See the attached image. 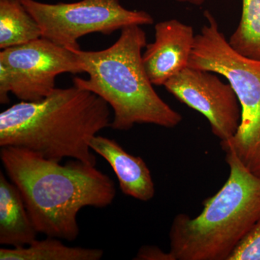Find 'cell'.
Returning a JSON list of instances; mask_svg holds the SVG:
<instances>
[{
	"label": "cell",
	"mask_w": 260,
	"mask_h": 260,
	"mask_svg": "<svg viewBox=\"0 0 260 260\" xmlns=\"http://www.w3.org/2000/svg\"><path fill=\"white\" fill-rule=\"evenodd\" d=\"M0 159L37 232L46 237L76 240L80 210L107 208L115 199L114 181L95 166L74 159L62 165L14 146L1 147Z\"/></svg>",
	"instance_id": "obj_1"
},
{
	"label": "cell",
	"mask_w": 260,
	"mask_h": 260,
	"mask_svg": "<svg viewBox=\"0 0 260 260\" xmlns=\"http://www.w3.org/2000/svg\"><path fill=\"white\" fill-rule=\"evenodd\" d=\"M110 107L96 94L56 88L39 102H20L0 114V147L26 149L49 160L68 158L96 167L94 137L111 126Z\"/></svg>",
	"instance_id": "obj_2"
},
{
	"label": "cell",
	"mask_w": 260,
	"mask_h": 260,
	"mask_svg": "<svg viewBox=\"0 0 260 260\" xmlns=\"http://www.w3.org/2000/svg\"><path fill=\"white\" fill-rule=\"evenodd\" d=\"M117 41L101 51L71 50L88 79L75 77L73 85L104 99L114 112L111 127L128 131L135 124L174 128L182 116L159 96L143 63L146 34L140 25L121 29Z\"/></svg>",
	"instance_id": "obj_3"
},
{
	"label": "cell",
	"mask_w": 260,
	"mask_h": 260,
	"mask_svg": "<svg viewBox=\"0 0 260 260\" xmlns=\"http://www.w3.org/2000/svg\"><path fill=\"white\" fill-rule=\"evenodd\" d=\"M225 153L230 174L224 185L204 200L198 216L180 213L173 220L169 251L175 260H228L260 220V177Z\"/></svg>",
	"instance_id": "obj_4"
},
{
	"label": "cell",
	"mask_w": 260,
	"mask_h": 260,
	"mask_svg": "<svg viewBox=\"0 0 260 260\" xmlns=\"http://www.w3.org/2000/svg\"><path fill=\"white\" fill-rule=\"evenodd\" d=\"M207 23L195 37L188 68L205 70L226 78L237 94L242 116L237 133L220 141L223 151L232 152L253 174L260 177V60L234 50L209 11Z\"/></svg>",
	"instance_id": "obj_5"
},
{
	"label": "cell",
	"mask_w": 260,
	"mask_h": 260,
	"mask_svg": "<svg viewBox=\"0 0 260 260\" xmlns=\"http://www.w3.org/2000/svg\"><path fill=\"white\" fill-rule=\"evenodd\" d=\"M21 1L39 23L42 37L70 50L80 49L78 41L88 34L109 36L129 25L154 23L147 12L126 9L119 0H80L57 4Z\"/></svg>",
	"instance_id": "obj_6"
},
{
	"label": "cell",
	"mask_w": 260,
	"mask_h": 260,
	"mask_svg": "<svg viewBox=\"0 0 260 260\" xmlns=\"http://www.w3.org/2000/svg\"><path fill=\"white\" fill-rule=\"evenodd\" d=\"M83 73L75 53L40 38L0 52V103L8 104L9 93L20 102L42 100L56 89L63 73Z\"/></svg>",
	"instance_id": "obj_7"
},
{
	"label": "cell",
	"mask_w": 260,
	"mask_h": 260,
	"mask_svg": "<svg viewBox=\"0 0 260 260\" xmlns=\"http://www.w3.org/2000/svg\"><path fill=\"white\" fill-rule=\"evenodd\" d=\"M205 70L186 68L164 85L179 102L203 114L220 141L237 133L242 111L230 83Z\"/></svg>",
	"instance_id": "obj_8"
},
{
	"label": "cell",
	"mask_w": 260,
	"mask_h": 260,
	"mask_svg": "<svg viewBox=\"0 0 260 260\" xmlns=\"http://www.w3.org/2000/svg\"><path fill=\"white\" fill-rule=\"evenodd\" d=\"M195 37L192 27L177 19L155 24V39L143 54L145 72L153 85L164 86L188 68Z\"/></svg>",
	"instance_id": "obj_9"
},
{
	"label": "cell",
	"mask_w": 260,
	"mask_h": 260,
	"mask_svg": "<svg viewBox=\"0 0 260 260\" xmlns=\"http://www.w3.org/2000/svg\"><path fill=\"white\" fill-rule=\"evenodd\" d=\"M93 152L112 168L123 194L143 202L155 196V184L144 160L126 151L116 140L96 135L90 143Z\"/></svg>",
	"instance_id": "obj_10"
},
{
	"label": "cell",
	"mask_w": 260,
	"mask_h": 260,
	"mask_svg": "<svg viewBox=\"0 0 260 260\" xmlns=\"http://www.w3.org/2000/svg\"><path fill=\"white\" fill-rule=\"evenodd\" d=\"M37 232L21 193L0 172V244L13 248L28 246L37 239Z\"/></svg>",
	"instance_id": "obj_11"
},
{
	"label": "cell",
	"mask_w": 260,
	"mask_h": 260,
	"mask_svg": "<svg viewBox=\"0 0 260 260\" xmlns=\"http://www.w3.org/2000/svg\"><path fill=\"white\" fill-rule=\"evenodd\" d=\"M61 240L47 237L28 246L1 248L0 260H100L104 256L102 249L67 246Z\"/></svg>",
	"instance_id": "obj_12"
},
{
	"label": "cell",
	"mask_w": 260,
	"mask_h": 260,
	"mask_svg": "<svg viewBox=\"0 0 260 260\" xmlns=\"http://www.w3.org/2000/svg\"><path fill=\"white\" fill-rule=\"evenodd\" d=\"M42 37L37 20L21 0H0V49L22 45Z\"/></svg>",
	"instance_id": "obj_13"
},
{
	"label": "cell",
	"mask_w": 260,
	"mask_h": 260,
	"mask_svg": "<svg viewBox=\"0 0 260 260\" xmlns=\"http://www.w3.org/2000/svg\"><path fill=\"white\" fill-rule=\"evenodd\" d=\"M229 43L239 54L260 60V0H242L240 22Z\"/></svg>",
	"instance_id": "obj_14"
},
{
	"label": "cell",
	"mask_w": 260,
	"mask_h": 260,
	"mask_svg": "<svg viewBox=\"0 0 260 260\" xmlns=\"http://www.w3.org/2000/svg\"><path fill=\"white\" fill-rule=\"evenodd\" d=\"M228 260H260V220L239 243Z\"/></svg>",
	"instance_id": "obj_15"
},
{
	"label": "cell",
	"mask_w": 260,
	"mask_h": 260,
	"mask_svg": "<svg viewBox=\"0 0 260 260\" xmlns=\"http://www.w3.org/2000/svg\"><path fill=\"white\" fill-rule=\"evenodd\" d=\"M136 260H175L170 251L166 252L156 246H141L134 258Z\"/></svg>",
	"instance_id": "obj_16"
},
{
	"label": "cell",
	"mask_w": 260,
	"mask_h": 260,
	"mask_svg": "<svg viewBox=\"0 0 260 260\" xmlns=\"http://www.w3.org/2000/svg\"><path fill=\"white\" fill-rule=\"evenodd\" d=\"M175 1L177 3H187V4L194 5V6H202L206 0H175Z\"/></svg>",
	"instance_id": "obj_17"
}]
</instances>
